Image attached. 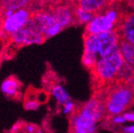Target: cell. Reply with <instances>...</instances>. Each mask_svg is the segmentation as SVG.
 I'll use <instances>...</instances> for the list:
<instances>
[{"instance_id":"3957f363","label":"cell","mask_w":134,"mask_h":133,"mask_svg":"<svg viewBox=\"0 0 134 133\" xmlns=\"http://www.w3.org/2000/svg\"><path fill=\"white\" fill-rule=\"evenodd\" d=\"M123 61L124 59L117 44L111 49L106 55L97 61L95 67L92 70L95 77L100 80L103 82H113L115 81L117 72Z\"/></svg>"},{"instance_id":"6da1fadb","label":"cell","mask_w":134,"mask_h":133,"mask_svg":"<svg viewBox=\"0 0 134 133\" xmlns=\"http://www.w3.org/2000/svg\"><path fill=\"white\" fill-rule=\"evenodd\" d=\"M121 38L116 30L98 34H84V55L97 61L106 55L111 49L119 43Z\"/></svg>"},{"instance_id":"30bf717a","label":"cell","mask_w":134,"mask_h":133,"mask_svg":"<svg viewBox=\"0 0 134 133\" xmlns=\"http://www.w3.org/2000/svg\"><path fill=\"white\" fill-rule=\"evenodd\" d=\"M116 31L121 39L134 45V13L127 14L122 17Z\"/></svg>"},{"instance_id":"7402d4cb","label":"cell","mask_w":134,"mask_h":133,"mask_svg":"<svg viewBox=\"0 0 134 133\" xmlns=\"http://www.w3.org/2000/svg\"><path fill=\"white\" fill-rule=\"evenodd\" d=\"M124 117L125 118L126 121L134 122V112H126L123 113Z\"/></svg>"},{"instance_id":"44dd1931","label":"cell","mask_w":134,"mask_h":133,"mask_svg":"<svg viewBox=\"0 0 134 133\" xmlns=\"http://www.w3.org/2000/svg\"><path fill=\"white\" fill-rule=\"evenodd\" d=\"M76 107H75V104L72 101L68 102L67 104H65L63 106V113L65 115H68V114H73L75 112Z\"/></svg>"},{"instance_id":"d6986e66","label":"cell","mask_w":134,"mask_h":133,"mask_svg":"<svg viewBox=\"0 0 134 133\" xmlns=\"http://www.w3.org/2000/svg\"><path fill=\"white\" fill-rule=\"evenodd\" d=\"M40 106H41V103L37 99H34V98L26 99L23 103L24 109L26 111H36L39 109Z\"/></svg>"},{"instance_id":"2e32d148","label":"cell","mask_w":134,"mask_h":133,"mask_svg":"<svg viewBox=\"0 0 134 133\" xmlns=\"http://www.w3.org/2000/svg\"><path fill=\"white\" fill-rule=\"evenodd\" d=\"M118 45L124 61L134 66V45L120 39Z\"/></svg>"},{"instance_id":"484cf974","label":"cell","mask_w":134,"mask_h":133,"mask_svg":"<svg viewBox=\"0 0 134 133\" xmlns=\"http://www.w3.org/2000/svg\"><path fill=\"white\" fill-rule=\"evenodd\" d=\"M13 132H14V131H13ZM14 133H25V132L22 130V125H21V128H19V131H15ZM35 133H43V131H42L41 128H38V130Z\"/></svg>"},{"instance_id":"ba28073f","label":"cell","mask_w":134,"mask_h":133,"mask_svg":"<svg viewBox=\"0 0 134 133\" xmlns=\"http://www.w3.org/2000/svg\"><path fill=\"white\" fill-rule=\"evenodd\" d=\"M71 133H96L97 123L85 117L76 110L70 117Z\"/></svg>"},{"instance_id":"9c48e42d","label":"cell","mask_w":134,"mask_h":133,"mask_svg":"<svg viewBox=\"0 0 134 133\" xmlns=\"http://www.w3.org/2000/svg\"><path fill=\"white\" fill-rule=\"evenodd\" d=\"M32 19L35 22L39 32L46 39V35L49 30L54 26L58 22H56L52 12L39 11L33 14Z\"/></svg>"},{"instance_id":"d4e9b609","label":"cell","mask_w":134,"mask_h":133,"mask_svg":"<svg viewBox=\"0 0 134 133\" xmlns=\"http://www.w3.org/2000/svg\"><path fill=\"white\" fill-rule=\"evenodd\" d=\"M9 36L6 34V33L3 31V30L2 29L1 30H0V39H6Z\"/></svg>"},{"instance_id":"8fae6325","label":"cell","mask_w":134,"mask_h":133,"mask_svg":"<svg viewBox=\"0 0 134 133\" xmlns=\"http://www.w3.org/2000/svg\"><path fill=\"white\" fill-rule=\"evenodd\" d=\"M0 90L8 99H19L22 95V85L16 77L10 76L3 80Z\"/></svg>"},{"instance_id":"4316f807","label":"cell","mask_w":134,"mask_h":133,"mask_svg":"<svg viewBox=\"0 0 134 133\" xmlns=\"http://www.w3.org/2000/svg\"><path fill=\"white\" fill-rule=\"evenodd\" d=\"M3 18L2 14H0V30L3 29Z\"/></svg>"},{"instance_id":"ac0fdd59","label":"cell","mask_w":134,"mask_h":133,"mask_svg":"<svg viewBox=\"0 0 134 133\" xmlns=\"http://www.w3.org/2000/svg\"><path fill=\"white\" fill-rule=\"evenodd\" d=\"M74 15L76 21L80 24H88L94 18L95 14L83 10L80 7H76L74 10Z\"/></svg>"},{"instance_id":"7a4b0ae2","label":"cell","mask_w":134,"mask_h":133,"mask_svg":"<svg viewBox=\"0 0 134 133\" xmlns=\"http://www.w3.org/2000/svg\"><path fill=\"white\" fill-rule=\"evenodd\" d=\"M107 115H121L134 104V89L126 84H116L104 98Z\"/></svg>"},{"instance_id":"5bb4252c","label":"cell","mask_w":134,"mask_h":133,"mask_svg":"<svg viewBox=\"0 0 134 133\" xmlns=\"http://www.w3.org/2000/svg\"><path fill=\"white\" fill-rule=\"evenodd\" d=\"M134 76V66L123 61L122 65L117 72L115 81L116 84H125V83Z\"/></svg>"},{"instance_id":"7c38bea8","label":"cell","mask_w":134,"mask_h":133,"mask_svg":"<svg viewBox=\"0 0 134 133\" xmlns=\"http://www.w3.org/2000/svg\"><path fill=\"white\" fill-rule=\"evenodd\" d=\"M56 22L64 29L72 25L75 19L74 10L69 6H60L52 12Z\"/></svg>"},{"instance_id":"ffe728a7","label":"cell","mask_w":134,"mask_h":133,"mask_svg":"<svg viewBox=\"0 0 134 133\" xmlns=\"http://www.w3.org/2000/svg\"><path fill=\"white\" fill-rule=\"evenodd\" d=\"M110 122L116 125H120L127 121L123 115H116L110 116Z\"/></svg>"},{"instance_id":"603a6c76","label":"cell","mask_w":134,"mask_h":133,"mask_svg":"<svg viewBox=\"0 0 134 133\" xmlns=\"http://www.w3.org/2000/svg\"><path fill=\"white\" fill-rule=\"evenodd\" d=\"M123 133H134V124L129 126H124L122 128Z\"/></svg>"},{"instance_id":"5b68a950","label":"cell","mask_w":134,"mask_h":133,"mask_svg":"<svg viewBox=\"0 0 134 133\" xmlns=\"http://www.w3.org/2000/svg\"><path fill=\"white\" fill-rule=\"evenodd\" d=\"M10 40L14 45L18 46H26L41 45L45 42L46 38L39 32L35 22L31 18L24 27L10 36Z\"/></svg>"},{"instance_id":"277c9868","label":"cell","mask_w":134,"mask_h":133,"mask_svg":"<svg viewBox=\"0 0 134 133\" xmlns=\"http://www.w3.org/2000/svg\"><path fill=\"white\" fill-rule=\"evenodd\" d=\"M121 19L116 10L108 9L102 14H95L93 20L86 26L84 34H98L116 30Z\"/></svg>"},{"instance_id":"4fadbf2b","label":"cell","mask_w":134,"mask_h":133,"mask_svg":"<svg viewBox=\"0 0 134 133\" xmlns=\"http://www.w3.org/2000/svg\"><path fill=\"white\" fill-rule=\"evenodd\" d=\"M50 93L56 100L58 104L62 107L68 102L72 101L70 94L67 92V91L62 85H54L50 89Z\"/></svg>"},{"instance_id":"8992f818","label":"cell","mask_w":134,"mask_h":133,"mask_svg":"<svg viewBox=\"0 0 134 133\" xmlns=\"http://www.w3.org/2000/svg\"><path fill=\"white\" fill-rule=\"evenodd\" d=\"M32 12L28 8L21 9L14 13L9 18L3 19V30L10 37L15 32L24 27L32 18Z\"/></svg>"},{"instance_id":"cb8c5ba5","label":"cell","mask_w":134,"mask_h":133,"mask_svg":"<svg viewBox=\"0 0 134 133\" xmlns=\"http://www.w3.org/2000/svg\"><path fill=\"white\" fill-rule=\"evenodd\" d=\"M126 85H128L129 87H131L132 89H134V76L132 77H131L126 83H125Z\"/></svg>"},{"instance_id":"52a82bcc","label":"cell","mask_w":134,"mask_h":133,"mask_svg":"<svg viewBox=\"0 0 134 133\" xmlns=\"http://www.w3.org/2000/svg\"><path fill=\"white\" fill-rule=\"evenodd\" d=\"M77 111L85 117L89 118L97 123L102 120L107 115L104 100L93 97L83 105Z\"/></svg>"},{"instance_id":"e0dca14e","label":"cell","mask_w":134,"mask_h":133,"mask_svg":"<svg viewBox=\"0 0 134 133\" xmlns=\"http://www.w3.org/2000/svg\"><path fill=\"white\" fill-rule=\"evenodd\" d=\"M30 0H0V7L2 10H10L17 11L26 8Z\"/></svg>"},{"instance_id":"9a60e30c","label":"cell","mask_w":134,"mask_h":133,"mask_svg":"<svg viewBox=\"0 0 134 133\" xmlns=\"http://www.w3.org/2000/svg\"><path fill=\"white\" fill-rule=\"evenodd\" d=\"M108 0H78V7L95 14L102 10L107 3Z\"/></svg>"}]
</instances>
